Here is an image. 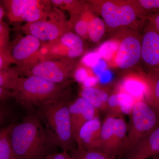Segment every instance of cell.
I'll return each instance as SVG.
<instances>
[{"label": "cell", "mask_w": 159, "mask_h": 159, "mask_svg": "<svg viewBox=\"0 0 159 159\" xmlns=\"http://www.w3.org/2000/svg\"><path fill=\"white\" fill-rule=\"evenodd\" d=\"M10 139L15 159H45L58 147L37 113L13 123Z\"/></svg>", "instance_id": "obj_1"}, {"label": "cell", "mask_w": 159, "mask_h": 159, "mask_svg": "<svg viewBox=\"0 0 159 159\" xmlns=\"http://www.w3.org/2000/svg\"><path fill=\"white\" fill-rule=\"evenodd\" d=\"M67 97L46 102L37 108V113L49 134L63 151L75 149V142L71 124Z\"/></svg>", "instance_id": "obj_2"}, {"label": "cell", "mask_w": 159, "mask_h": 159, "mask_svg": "<svg viewBox=\"0 0 159 159\" xmlns=\"http://www.w3.org/2000/svg\"><path fill=\"white\" fill-rule=\"evenodd\" d=\"M70 82L57 84L36 76H20L14 98L29 110L66 97Z\"/></svg>", "instance_id": "obj_3"}, {"label": "cell", "mask_w": 159, "mask_h": 159, "mask_svg": "<svg viewBox=\"0 0 159 159\" xmlns=\"http://www.w3.org/2000/svg\"><path fill=\"white\" fill-rule=\"evenodd\" d=\"M84 48L82 39L73 31H68L54 41L42 43L37 54L25 67L45 60L74 59L82 55Z\"/></svg>", "instance_id": "obj_4"}, {"label": "cell", "mask_w": 159, "mask_h": 159, "mask_svg": "<svg viewBox=\"0 0 159 159\" xmlns=\"http://www.w3.org/2000/svg\"><path fill=\"white\" fill-rule=\"evenodd\" d=\"M158 125L159 113L145 101L135 102L129 114L127 143L124 155L138 141Z\"/></svg>", "instance_id": "obj_5"}, {"label": "cell", "mask_w": 159, "mask_h": 159, "mask_svg": "<svg viewBox=\"0 0 159 159\" xmlns=\"http://www.w3.org/2000/svg\"><path fill=\"white\" fill-rule=\"evenodd\" d=\"M74 59L61 58L37 61L18 71L20 76H34L57 84L69 82L74 69Z\"/></svg>", "instance_id": "obj_6"}, {"label": "cell", "mask_w": 159, "mask_h": 159, "mask_svg": "<svg viewBox=\"0 0 159 159\" xmlns=\"http://www.w3.org/2000/svg\"><path fill=\"white\" fill-rule=\"evenodd\" d=\"M21 30L26 35L37 38L42 43L54 41L70 31L64 15L59 9L54 7L45 18L34 22L26 23L21 26Z\"/></svg>", "instance_id": "obj_7"}, {"label": "cell", "mask_w": 159, "mask_h": 159, "mask_svg": "<svg viewBox=\"0 0 159 159\" xmlns=\"http://www.w3.org/2000/svg\"><path fill=\"white\" fill-rule=\"evenodd\" d=\"M99 10L105 25L112 29L130 25L139 15L136 6L131 2L104 1L99 4Z\"/></svg>", "instance_id": "obj_8"}, {"label": "cell", "mask_w": 159, "mask_h": 159, "mask_svg": "<svg viewBox=\"0 0 159 159\" xmlns=\"http://www.w3.org/2000/svg\"><path fill=\"white\" fill-rule=\"evenodd\" d=\"M42 43L33 35H26L18 38L9 45V54L16 69L25 66L37 54Z\"/></svg>", "instance_id": "obj_9"}, {"label": "cell", "mask_w": 159, "mask_h": 159, "mask_svg": "<svg viewBox=\"0 0 159 159\" xmlns=\"http://www.w3.org/2000/svg\"><path fill=\"white\" fill-rule=\"evenodd\" d=\"M141 57V43L134 35L125 36L119 43L115 56V63L119 68L126 70L132 67Z\"/></svg>", "instance_id": "obj_10"}, {"label": "cell", "mask_w": 159, "mask_h": 159, "mask_svg": "<svg viewBox=\"0 0 159 159\" xmlns=\"http://www.w3.org/2000/svg\"><path fill=\"white\" fill-rule=\"evenodd\" d=\"M159 154V125L138 141L122 159H147Z\"/></svg>", "instance_id": "obj_11"}, {"label": "cell", "mask_w": 159, "mask_h": 159, "mask_svg": "<svg viewBox=\"0 0 159 159\" xmlns=\"http://www.w3.org/2000/svg\"><path fill=\"white\" fill-rule=\"evenodd\" d=\"M102 122L99 116L86 122L75 134L77 148L82 150L97 149L99 144Z\"/></svg>", "instance_id": "obj_12"}, {"label": "cell", "mask_w": 159, "mask_h": 159, "mask_svg": "<svg viewBox=\"0 0 159 159\" xmlns=\"http://www.w3.org/2000/svg\"><path fill=\"white\" fill-rule=\"evenodd\" d=\"M68 106L74 137L84 124L99 116V111L81 97L69 102Z\"/></svg>", "instance_id": "obj_13"}, {"label": "cell", "mask_w": 159, "mask_h": 159, "mask_svg": "<svg viewBox=\"0 0 159 159\" xmlns=\"http://www.w3.org/2000/svg\"><path fill=\"white\" fill-rule=\"evenodd\" d=\"M141 57L148 65H158L159 35L156 31H148L144 34L141 43Z\"/></svg>", "instance_id": "obj_14"}, {"label": "cell", "mask_w": 159, "mask_h": 159, "mask_svg": "<svg viewBox=\"0 0 159 159\" xmlns=\"http://www.w3.org/2000/svg\"><path fill=\"white\" fill-rule=\"evenodd\" d=\"M50 0H28L21 22H34L44 18L52 11Z\"/></svg>", "instance_id": "obj_15"}, {"label": "cell", "mask_w": 159, "mask_h": 159, "mask_svg": "<svg viewBox=\"0 0 159 159\" xmlns=\"http://www.w3.org/2000/svg\"><path fill=\"white\" fill-rule=\"evenodd\" d=\"M116 117L106 115L102 123L99 144L97 150L114 158V124Z\"/></svg>", "instance_id": "obj_16"}, {"label": "cell", "mask_w": 159, "mask_h": 159, "mask_svg": "<svg viewBox=\"0 0 159 159\" xmlns=\"http://www.w3.org/2000/svg\"><path fill=\"white\" fill-rule=\"evenodd\" d=\"M127 124L122 116L116 117L114 124L113 156L123 157L127 143Z\"/></svg>", "instance_id": "obj_17"}, {"label": "cell", "mask_w": 159, "mask_h": 159, "mask_svg": "<svg viewBox=\"0 0 159 159\" xmlns=\"http://www.w3.org/2000/svg\"><path fill=\"white\" fill-rule=\"evenodd\" d=\"M109 96L108 92L105 90L94 86L84 87L80 93V97L85 99L99 111L105 112Z\"/></svg>", "instance_id": "obj_18"}, {"label": "cell", "mask_w": 159, "mask_h": 159, "mask_svg": "<svg viewBox=\"0 0 159 159\" xmlns=\"http://www.w3.org/2000/svg\"><path fill=\"white\" fill-rule=\"evenodd\" d=\"M28 0H3L0 1L9 20L12 22H21L22 17Z\"/></svg>", "instance_id": "obj_19"}, {"label": "cell", "mask_w": 159, "mask_h": 159, "mask_svg": "<svg viewBox=\"0 0 159 159\" xmlns=\"http://www.w3.org/2000/svg\"><path fill=\"white\" fill-rule=\"evenodd\" d=\"M12 126L10 124L0 131V159H15L10 139Z\"/></svg>", "instance_id": "obj_20"}, {"label": "cell", "mask_w": 159, "mask_h": 159, "mask_svg": "<svg viewBox=\"0 0 159 159\" xmlns=\"http://www.w3.org/2000/svg\"><path fill=\"white\" fill-rule=\"evenodd\" d=\"M20 76L16 68L0 70V87L11 91L15 90Z\"/></svg>", "instance_id": "obj_21"}, {"label": "cell", "mask_w": 159, "mask_h": 159, "mask_svg": "<svg viewBox=\"0 0 159 159\" xmlns=\"http://www.w3.org/2000/svg\"><path fill=\"white\" fill-rule=\"evenodd\" d=\"M105 29L103 20L99 17L92 18L89 21L88 36L93 42H98L104 35Z\"/></svg>", "instance_id": "obj_22"}, {"label": "cell", "mask_w": 159, "mask_h": 159, "mask_svg": "<svg viewBox=\"0 0 159 159\" xmlns=\"http://www.w3.org/2000/svg\"><path fill=\"white\" fill-rule=\"evenodd\" d=\"M53 7L64 9L70 12L71 16L79 14L84 9L83 2L74 0H51Z\"/></svg>", "instance_id": "obj_23"}, {"label": "cell", "mask_w": 159, "mask_h": 159, "mask_svg": "<svg viewBox=\"0 0 159 159\" xmlns=\"http://www.w3.org/2000/svg\"><path fill=\"white\" fill-rule=\"evenodd\" d=\"M122 94L116 92L110 95L107 103V115L114 117L122 116Z\"/></svg>", "instance_id": "obj_24"}, {"label": "cell", "mask_w": 159, "mask_h": 159, "mask_svg": "<svg viewBox=\"0 0 159 159\" xmlns=\"http://www.w3.org/2000/svg\"><path fill=\"white\" fill-rule=\"evenodd\" d=\"M69 153L74 159H112L96 149L85 150L76 148Z\"/></svg>", "instance_id": "obj_25"}, {"label": "cell", "mask_w": 159, "mask_h": 159, "mask_svg": "<svg viewBox=\"0 0 159 159\" xmlns=\"http://www.w3.org/2000/svg\"><path fill=\"white\" fill-rule=\"evenodd\" d=\"M119 43L116 41H109L103 43L97 51L101 58L107 60L111 59L116 53L119 48Z\"/></svg>", "instance_id": "obj_26"}, {"label": "cell", "mask_w": 159, "mask_h": 159, "mask_svg": "<svg viewBox=\"0 0 159 159\" xmlns=\"http://www.w3.org/2000/svg\"><path fill=\"white\" fill-rule=\"evenodd\" d=\"M9 45H0V70L9 69L14 64L9 54Z\"/></svg>", "instance_id": "obj_27"}, {"label": "cell", "mask_w": 159, "mask_h": 159, "mask_svg": "<svg viewBox=\"0 0 159 159\" xmlns=\"http://www.w3.org/2000/svg\"><path fill=\"white\" fill-rule=\"evenodd\" d=\"M125 86L126 89L134 95H139L146 90L145 83L143 84L140 81L134 80H128L125 83Z\"/></svg>", "instance_id": "obj_28"}, {"label": "cell", "mask_w": 159, "mask_h": 159, "mask_svg": "<svg viewBox=\"0 0 159 159\" xmlns=\"http://www.w3.org/2000/svg\"><path fill=\"white\" fill-rule=\"evenodd\" d=\"M101 56L97 51L91 52L84 56L82 62L86 66L93 68L101 59Z\"/></svg>", "instance_id": "obj_29"}, {"label": "cell", "mask_w": 159, "mask_h": 159, "mask_svg": "<svg viewBox=\"0 0 159 159\" xmlns=\"http://www.w3.org/2000/svg\"><path fill=\"white\" fill-rule=\"evenodd\" d=\"M9 28L7 24L0 22V45H9Z\"/></svg>", "instance_id": "obj_30"}, {"label": "cell", "mask_w": 159, "mask_h": 159, "mask_svg": "<svg viewBox=\"0 0 159 159\" xmlns=\"http://www.w3.org/2000/svg\"><path fill=\"white\" fill-rule=\"evenodd\" d=\"M138 2L141 7L147 10L158 9L159 7V0H140Z\"/></svg>", "instance_id": "obj_31"}, {"label": "cell", "mask_w": 159, "mask_h": 159, "mask_svg": "<svg viewBox=\"0 0 159 159\" xmlns=\"http://www.w3.org/2000/svg\"><path fill=\"white\" fill-rule=\"evenodd\" d=\"M75 77L78 81L83 82L89 77L87 71L84 68L80 67L75 71Z\"/></svg>", "instance_id": "obj_32"}, {"label": "cell", "mask_w": 159, "mask_h": 159, "mask_svg": "<svg viewBox=\"0 0 159 159\" xmlns=\"http://www.w3.org/2000/svg\"><path fill=\"white\" fill-rule=\"evenodd\" d=\"M10 98H14L13 92L0 87V101H4Z\"/></svg>", "instance_id": "obj_33"}, {"label": "cell", "mask_w": 159, "mask_h": 159, "mask_svg": "<svg viewBox=\"0 0 159 159\" xmlns=\"http://www.w3.org/2000/svg\"><path fill=\"white\" fill-rule=\"evenodd\" d=\"M107 67L106 63L104 61L100 59L98 63L94 66L93 67L94 72L99 77L100 74L104 70H106Z\"/></svg>", "instance_id": "obj_34"}, {"label": "cell", "mask_w": 159, "mask_h": 159, "mask_svg": "<svg viewBox=\"0 0 159 159\" xmlns=\"http://www.w3.org/2000/svg\"><path fill=\"white\" fill-rule=\"evenodd\" d=\"M98 81L97 77L91 76L88 77L84 81V87H90L95 86Z\"/></svg>", "instance_id": "obj_35"}, {"label": "cell", "mask_w": 159, "mask_h": 159, "mask_svg": "<svg viewBox=\"0 0 159 159\" xmlns=\"http://www.w3.org/2000/svg\"><path fill=\"white\" fill-rule=\"evenodd\" d=\"M9 111L6 107L0 105V125L4 122L8 117Z\"/></svg>", "instance_id": "obj_36"}, {"label": "cell", "mask_w": 159, "mask_h": 159, "mask_svg": "<svg viewBox=\"0 0 159 159\" xmlns=\"http://www.w3.org/2000/svg\"><path fill=\"white\" fill-rule=\"evenodd\" d=\"M99 77L101 81L103 82H106L111 78V73L110 71L106 69L101 73Z\"/></svg>", "instance_id": "obj_37"}, {"label": "cell", "mask_w": 159, "mask_h": 159, "mask_svg": "<svg viewBox=\"0 0 159 159\" xmlns=\"http://www.w3.org/2000/svg\"><path fill=\"white\" fill-rule=\"evenodd\" d=\"M6 14V11L4 7L2 6V4L0 3V22L2 21L3 17Z\"/></svg>", "instance_id": "obj_38"}, {"label": "cell", "mask_w": 159, "mask_h": 159, "mask_svg": "<svg viewBox=\"0 0 159 159\" xmlns=\"http://www.w3.org/2000/svg\"><path fill=\"white\" fill-rule=\"evenodd\" d=\"M155 25L156 26L157 30L158 31H159V15L157 16L155 18Z\"/></svg>", "instance_id": "obj_39"}, {"label": "cell", "mask_w": 159, "mask_h": 159, "mask_svg": "<svg viewBox=\"0 0 159 159\" xmlns=\"http://www.w3.org/2000/svg\"><path fill=\"white\" fill-rule=\"evenodd\" d=\"M66 159H73V158L70 155H69L66 158Z\"/></svg>", "instance_id": "obj_40"}, {"label": "cell", "mask_w": 159, "mask_h": 159, "mask_svg": "<svg viewBox=\"0 0 159 159\" xmlns=\"http://www.w3.org/2000/svg\"></svg>", "instance_id": "obj_41"}]
</instances>
